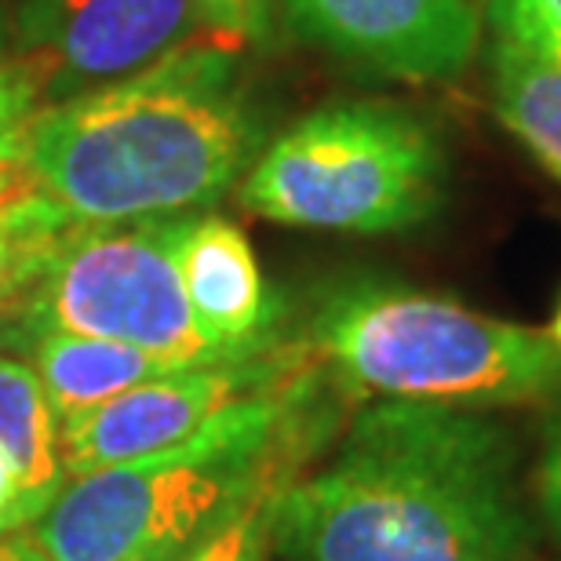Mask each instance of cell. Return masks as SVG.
I'll use <instances>...</instances> for the list:
<instances>
[{
  "label": "cell",
  "instance_id": "3",
  "mask_svg": "<svg viewBox=\"0 0 561 561\" xmlns=\"http://www.w3.org/2000/svg\"><path fill=\"white\" fill-rule=\"evenodd\" d=\"M329 431L321 365L310 357L186 442L70 478L26 536L48 561H121L150 547H194L252 492L299 478Z\"/></svg>",
  "mask_w": 561,
  "mask_h": 561
},
{
  "label": "cell",
  "instance_id": "5",
  "mask_svg": "<svg viewBox=\"0 0 561 561\" xmlns=\"http://www.w3.org/2000/svg\"><path fill=\"white\" fill-rule=\"evenodd\" d=\"M445 150L420 114L394 103H335L296 121L241 179V208L285 227L394 233L431 219Z\"/></svg>",
  "mask_w": 561,
  "mask_h": 561
},
{
  "label": "cell",
  "instance_id": "18",
  "mask_svg": "<svg viewBox=\"0 0 561 561\" xmlns=\"http://www.w3.org/2000/svg\"><path fill=\"white\" fill-rule=\"evenodd\" d=\"M208 41L244 51L271 33V0H194Z\"/></svg>",
  "mask_w": 561,
  "mask_h": 561
},
{
  "label": "cell",
  "instance_id": "20",
  "mask_svg": "<svg viewBox=\"0 0 561 561\" xmlns=\"http://www.w3.org/2000/svg\"><path fill=\"white\" fill-rule=\"evenodd\" d=\"M26 533V507H22V481L15 459L0 445V536Z\"/></svg>",
  "mask_w": 561,
  "mask_h": 561
},
{
  "label": "cell",
  "instance_id": "24",
  "mask_svg": "<svg viewBox=\"0 0 561 561\" xmlns=\"http://www.w3.org/2000/svg\"><path fill=\"white\" fill-rule=\"evenodd\" d=\"M547 335H551V343L561 351V302H558V310H554V318H551V329H547Z\"/></svg>",
  "mask_w": 561,
  "mask_h": 561
},
{
  "label": "cell",
  "instance_id": "13",
  "mask_svg": "<svg viewBox=\"0 0 561 561\" xmlns=\"http://www.w3.org/2000/svg\"><path fill=\"white\" fill-rule=\"evenodd\" d=\"M492 103L496 117L540 161L561 168V66L496 37L492 44Z\"/></svg>",
  "mask_w": 561,
  "mask_h": 561
},
{
  "label": "cell",
  "instance_id": "15",
  "mask_svg": "<svg viewBox=\"0 0 561 561\" xmlns=\"http://www.w3.org/2000/svg\"><path fill=\"white\" fill-rule=\"evenodd\" d=\"M296 481V478H291ZM288 481L266 485L238 503L205 540H197L186 561H271L274 558V514L277 496Z\"/></svg>",
  "mask_w": 561,
  "mask_h": 561
},
{
  "label": "cell",
  "instance_id": "14",
  "mask_svg": "<svg viewBox=\"0 0 561 561\" xmlns=\"http://www.w3.org/2000/svg\"><path fill=\"white\" fill-rule=\"evenodd\" d=\"M77 222L37 186L0 201V318L37 285Z\"/></svg>",
  "mask_w": 561,
  "mask_h": 561
},
{
  "label": "cell",
  "instance_id": "16",
  "mask_svg": "<svg viewBox=\"0 0 561 561\" xmlns=\"http://www.w3.org/2000/svg\"><path fill=\"white\" fill-rule=\"evenodd\" d=\"M41 110L37 81L19 59H0V201L30 186L26 179V131Z\"/></svg>",
  "mask_w": 561,
  "mask_h": 561
},
{
  "label": "cell",
  "instance_id": "22",
  "mask_svg": "<svg viewBox=\"0 0 561 561\" xmlns=\"http://www.w3.org/2000/svg\"><path fill=\"white\" fill-rule=\"evenodd\" d=\"M197 547V543H194ZM194 547H179V543H168V547H150V551H139V554H128L121 561H186V554Z\"/></svg>",
  "mask_w": 561,
  "mask_h": 561
},
{
  "label": "cell",
  "instance_id": "6",
  "mask_svg": "<svg viewBox=\"0 0 561 561\" xmlns=\"http://www.w3.org/2000/svg\"><path fill=\"white\" fill-rule=\"evenodd\" d=\"M172 233L175 216L73 227L37 285L0 318V351L26 354L41 335L70 332L175 365L227 362L190 313Z\"/></svg>",
  "mask_w": 561,
  "mask_h": 561
},
{
  "label": "cell",
  "instance_id": "4",
  "mask_svg": "<svg viewBox=\"0 0 561 561\" xmlns=\"http://www.w3.org/2000/svg\"><path fill=\"white\" fill-rule=\"evenodd\" d=\"M310 354L357 394L463 409L561 394V351L547 332L387 277H351L324 291L310 318Z\"/></svg>",
  "mask_w": 561,
  "mask_h": 561
},
{
  "label": "cell",
  "instance_id": "2",
  "mask_svg": "<svg viewBox=\"0 0 561 561\" xmlns=\"http://www.w3.org/2000/svg\"><path fill=\"white\" fill-rule=\"evenodd\" d=\"M241 51L197 37L146 70L37 110L26 179L77 227L211 208L260 157Z\"/></svg>",
  "mask_w": 561,
  "mask_h": 561
},
{
  "label": "cell",
  "instance_id": "1",
  "mask_svg": "<svg viewBox=\"0 0 561 561\" xmlns=\"http://www.w3.org/2000/svg\"><path fill=\"white\" fill-rule=\"evenodd\" d=\"M522 459L492 416L379 398L321 470L288 481L274 514L280 561H522L533 525Z\"/></svg>",
  "mask_w": 561,
  "mask_h": 561
},
{
  "label": "cell",
  "instance_id": "10",
  "mask_svg": "<svg viewBox=\"0 0 561 561\" xmlns=\"http://www.w3.org/2000/svg\"><path fill=\"white\" fill-rule=\"evenodd\" d=\"M172 249L190 313L216 351L241 357L274 343V299L238 222L175 216Z\"/></svg>",
  "mask_w": 561,
  "mask_h": 561
},
{
  "label": "cell",
  "instance_id": "11",
  "mask_svg": "<svg viewBox=\"0 0 561 561\" xmlns=\"http://www.w3.org/2000/svg\"><path fill=\"white\" fill-rule=\"evenodd\" d=\"M26 354L44 394L51 401L55 416H59V426L88 416V412L121 398L131 387L161 379L168 373H175V368H190L136 351V346L92 340V335H70V332L41 335V340H33L26 346Z\"/></svg>",
  "mask_w": 561,
  "mask_h": 561
},
{
  "label": "cell",
  "instance_id": "17",
  "mask_svg": "<svg viewBox=\"0 0 561 561\" xmlns=\"http://www.w3.org/2000/svg\"><path fill=\"white\" fill-rule=\"evenodd\" d=\"M481 15L496 26V37L561 66V0H481Z\"/></svg>",
  "mask_w": 561,
  "mask_h": 561
},
{
  "label": "cell",
  "instance_id": "25",
  "mask_svg": "<svg viewBox=\"0 0 561 561\" xmlns=\"http://www.w3.org/2000/svg\"><path fill=\"white\" fill-rule=\"evenodd\" d=\"M554 175H558V179H561V168H554Z\"/></svg>",
  "mask_w": 561,
  "mask_h": 561
},
{
  "label": "cell",
  "instance_id": "9",
  "mask_svg": "<svg viewBox=\"0 0 561 561\" xmlns=\"http://www.w3.org/2000/svg\"><path fill=\"white\" fill-rule=\"evenodd\" d=\"M302 37L401 81H445L470 62L481 0H285Z\"/></svg>",
  "mask_w": 561,
  "mask_h": 561
},
{
  "label": "cell",
  "instance_id": "8",
  "mask_svg": "<svg viewBox=\"0 0 561 561\" xmlns=\"http://www.w3.org/2000/svg\"><path fill=\"white\" fill-rule=\"evenodd\" d=\"M307 362L310 351H277L271 343L255 354L175 368L161 379L131 387L88 416L59 426L66 478H81L186 442L219 412L271 390Z\"/></svg>",
  "mask_w": 561,
  "mask_h": 561
},
{
  "label": "cell",
  "instance_id": "7",
  "mask_svg": "<svg viewBox=\"0 0 561 561\" xmlns=\"http://www.w3.org/2000/svg\"><path fill=\"white\" fill-rule=\"evenodd\" d=\"M205 37L194 0H8V55L41 110L146 70Z\"/></svg>",
  "mask_w": 561,
  "mask_h": 561
},
{
  "label": "cell",
  "instance_id": "21",
  "mask_svg": "<svg viewBox=\"0 0 561 561\" xmlns=\"http://www.w3.org/2000/svg\"><path fill=\"white\" fill-rule=\"evenodd\" d=\"M0 561H48L37 543L26 533H8L0 536Z\"/></svg>",
  "mask_w": 561,
  "mask_h": 561
},
{
  "label": "cell",
  "instance_id": "23",
  "mask_svg": "<svg viewBox=\"0 0 561 561\" xmlns=\"http://www.w3.org/2000/svg\"><path fill=\"white\" fill-rule=\"evenodd\" d=\"M8 51V0H0V59Z\"/></svg>",
  "mask_w": 561,
  "mask_h": 561
},
{
  "label": "cell",
  "instance_id": "19",
  "mask_svg": "<svg viewBox=\"0 0 561 561\" xmlns=\"http://www.w3.org/2000/svg\"><path fill=\"white\" fill-rule=\"evenodd\" d=\"M536 507L543 525L551 529L554 543L561 547V394L547 409L540 426V456H536Z\"/></svg>",
  "mask_w": 561,
  "mask_h": 561
},
{
  "label": "cell",
  "instance_id": "12",
  "mask_svg": "<svg viewBox=\"0 0 561 561\" xmlns=\"http://www.w3.org/2000/svg\"><path fill=\"white\" fill-rule=\"evenodd\" d=\"M0 445L15 459L22 481L26 529L59 500L66 470L59 456V416L33 365L0 351Z\"/></svg>",
  "mask_w": 561,
  "mask_h": 561
}]
</instances>
